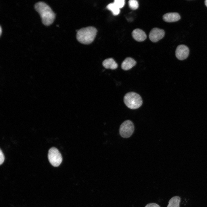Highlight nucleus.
<instances>
[{
	"mask_svg": "<svg viewBox=\"0 0 207 207\" xmlns=\"http://www.w3.org/2000/svg\"><path fill=\"white\" fill-rule=\"evenodd\" d=\"M34 8L40 14L44 25L48 26L53 23L55 14L48 5L43 2L40 1L35 4Z\"/></svg>",
	"mask_w": 207,
	"mask_h": 207,
	"instance_id": "obj_1",
	"label": "nucleus"
},
{
	"mask_svg": "<svg viewBox=\"0 0 207 207\" xmlns=\"http://www.w3.org/2000/svg\"><path fill=\"white\" fill-rule=\"evenodd\" d=\"M165 32L163 29L156 28H153L150 32L149 37L152 42H156L162 39L164 36Z\"/></svg>",
	"mask_w": 207,
	"mask_h": 207,
	"instance_id": "obj_7",
	"label": "nucleus"
},
{
	"mask_svg": "<svg viewBox=\"0 0 207 207\" xmlns=\"http://www.w3.org/2000/svg\"><path fill=\"white\" fill-rule=\"evenodd\" d=\"M145 207H160V206L156 203H151L147 204Z\"/></svg>",
	"mask_w": 207,
	"mask_h": 207,
	"instance_id": "obj_17",
	"label": "nucleus"
},
{
	"mask_svg": "<svg viewBox=\"0 0 207 207\" xmlns=\"http://www.w3.org/2000/svg\"><path fill=\"white\" fill-rule=\"evenodd\" d=\"M97 32V29L93 26L84 27L78 30L76 34V38L80 43L89 44L94 41Z\"/></svg>",
	"mask_w": 207,
	"mask_h": 207,
	"instance_id": "obj_2",
	"label": "nucleus"
},
{
	"mask_svg": "<svg viewBox=\"0 0 207 207\" xmlns=\"http://www.w3.org/2000/svg\"><path fill=\"white\" fill-rule=\"evenodd\" d=\"M0 35H1V31H2V29H1V26H0Z\"/></svg>",
	"mask_w": 207,
	"mask_h": 207,
	"instance_id": "obj_19",
	"label": "nucleus"
},
{
	"mask_svg": "<svg viewBox=\"0 0 207 207\" xmlns=\"http://www.w3.org/2000/svg\"><path fill=\"white\" fill-rule=\"evenodd\" d=\"M189 52V49L187 47L184 45H178L176 49L175 55L178 60H183L187 57Z\"/></svg>",
	"mask_w": 207,
	"mask_h": 207,
	"instance_id": "obj_6",
	"label": "nucleus"
},
{
	"mask_svg": "<svg viewBox=\"0 0 207 207\" xmlns=\"http://www.w3.org/2000/svg\"><path fill=\"white\" fill-rule=\"evenodd\" d=\"M114 3L120 9L124 7L125 1L124 0H115Z\"/></svg>",
	"mask_w": 207,
	"mask_h": 207,
	"instance_id": "obj_15",
	"label": "nucleus"
},
{
	"mask_svg": "<svg viewBox=\"0 0 207 207\" xmlns=\"http://www.w3.org/2000/svg\"><path fill=\"white\" fill-rule=\"evenodd\" d=\"M134 130V126L133 123L130 120H126L120 125L119 133L122 137L127 138L132 135Z\"/></svg>",
	"mask_w": 207,
	"mask_h": 207,
	"instance_id": "obj_5",
	"label": "nucleus"
},
{
	"mask_svg": "<svg viewBox=\"0 0 207 207\" xmlns=\"http://www.w3.org/2000/svg\"><path fill=\"white\" fill-rule=\"evenodd\" d=\"M103 66L106 69L112 70L116 69L118 67V64L112 58H110L105 60L102 63Z\"/></svg>",
	"mask_w": 207,
	"mask_h": 207,
	"instance_id": "obj_11",
	"label": "nucleus"
},
{
	"mask_svg": "<svg viewBox=\"0 0 207 207\" xmlns=\"http://www.w3.org/2000/svg\"><path fill=\"white\" fill-rule=\"evenodd\" d=\"M162 18L164 21L171 22L178 21L181 17L179 14L177 12H170L164 14Z\"/></svg>",
	"mask_w": 207,
	"mask_h": 207,
	"instance_id": "obj_8",
	"label": "nucleus"
},
{
	"mask_svg": "<svg viewBox=\"0 0 207 207\" xmlns=\"http://www.w3.org/2000/svg\"><path fill=\"white\" fill-rule=\"evenodd\" d=\"M132 35L135 40L139 42L144 41L147 38V35L145 32L139 28L134 30L132 32Z\"/></svg>",
	"mask_w": 207,
	"mask_h": 207,
	"instance_id": "obj_9",
	"label": "nucleus"
},
{
	"mask_svg": "<svg viewBox=\"0 0 207 207\" xmlns=\"http://www.w3.org/2000/svg\"><path fill=\"white\" fill-rule=\"evenodd\" d=\"M5 159L4 155L1 149L0 151V164L1 165Z\"/></svg>",
	"mask_w": 207,
	"mask_h": 207,
	"instance_id": "obj_16",
	"label": "nucleus"
},
{
	"mask_svg": "<svg viewBox=\"0 0 207 207\" xmlns=\"http://www.w3.org/2000/svg\"><path fill=\"white\" fill-rule=\"evenodd\" d=\"M124 101L129 108L135 109L139 108L142 104V100L140 95L134 92L127 93L124 96Z\"/></svg>",
	"mask_w": 207,
	"mask_h": 207,
	"instance_id": "obj_3",
	"label": "nucleus"
},
{
	"mask_svg": "<svg viewBox=\"0 0 207 207\" xmlns=\"http://www.w3.org/2000/svg\"><path fill=\"white\" fill-rule=\"evenodd\" d=\"M128 4L130 8L133 10L137 9L139 7L138 2L136 0H130L129 1Z\"/></svg>",
	"mask_w": 207,
	"mask_h": 207,
	"instance_id": "obj_14",
	"label": "nucleus"
},
{
	"mask_svg": "<svg viewBox=\"0 0 207 207\" xmlns=\"http://www.w3.org/2000/svg\"><path fill=\"white\" fill-rule=\"evenodd\" d=\"M106 8L110 10L114 16L118 15L120 13V9L114 2L108 5Z\"/></svg>",
	"mask_w": 207,
	"mask_h": 207,
	"instance_id": "obj_13",
	"label": "nucleus"
},
{
	"mask_svg": "<svg viewBox=\"0 0 207 207\" xmlns=\"http://www.w3.org/2000/svg\"><path fill=\"white\" fill-rule=\"evenodd\" d=\"M48 158L51 164L54 167L59 166L62 160L61 154L55 147L51 148L49 150Z\"/></svg>",
	"mask_w": 207,
	"mask_h": 207,
	"instance_id": "obj_4",
	"label": "nucleus"
},
{
	"mask_svg": "<svg viewBox=\"0 0 207 207\" xmlns=\"http://www.w3.org/2000/svg\"><path fill=\"white\" fill-rule=\"evenodd\" d=\"M136 64V61L133 59L131 57H127L122 62L121 67L123 70H127L134 66Z\"/></svg>",
	"mask_w": 207,
	"mask_h": 207,
	"instance_id": "obj_10",
	"label": "nucleus"
},
{
	"mask_svg": "<svg viewBox=\"0 0 207 207\" xmlns=\"http://www.w3.org/2000/svg\"><path fill=\"white\" fill-rule=\"evenodd\" d=\"M205 3L206 6L207 7V0H206L205 1Z\"/></svg>",
	"mask_w": 207,
	"mask_h": 207,
	"instance_id": "obj_18",
	"label": "nucleus"
},
{
	"mask_svg": "<svg viewBox=\"0 0 207 207\" xmlns=\"http://www.w3.org/2000/svg\"><path fill=\"white\" fill-rule=\"evenodd\" d=\"M181 198L178 196H175L172 198L168 202L167 207H179Z\"/></svg>",
	"mask_w": 207,
	"mask_h": 207,
	"instance_id": "obj_12",
	"label": "nucleus"
}]
</instances>
